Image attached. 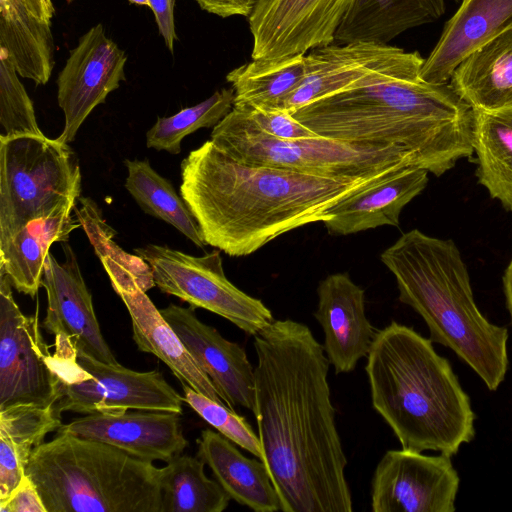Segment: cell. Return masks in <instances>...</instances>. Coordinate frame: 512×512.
I'll list each match as a JSON object with an SVG mask.
<instances>
[{
    "label": "cell",
    "mask_w": 512,
    "mask_h": 512,
    "mask_svg": "<svg viewBox=\"0 0 512 512\" xmlns=\"http://www.w3.org/2000/svg\"><path fill=\"white\" fill-rule=\"evenodd\" d=\"M254 349L253 414L281 511H353L323 346L285 319L255 334Z\"/></svg>",
    "instance_id": "cell-1"
},
{
    "label": "cell",
    "mask_w": 512,
    "mask_h": 512,
    "mask_svg": "<svg viewBox=\"0 0 512 512\" xmlns=\"http://www.w3.org/2000/svg\"><path fill=\"white\" fill-rule=\"evenodd\" d=\"M395 172L329 177L246 164L208 140L183 159L180 195L198 221L206 244L239 257L288 231L330 220L334 217L330 209L338 202Z\"/></svg>",
    "instance_id": "cell-2"
},
{
    "label": "cell",
    "mask_w": 512,
    "mask_h": 512,
    "mask_svg": "<svg viewBox=\"0 0 512 512\" xmlns=\"http://www.w3.org/2000/svg\"><path fill=\"white\" fill-rule=\"evenodd\" d=\"M421 56L379 70L290 114L320 137L399 146L436 176L473 152V109L448 84L419 79Z\"/></svg>",
    "instance_id": "cell-3"
},
{
    "label": "cell",
    "mask_w": 512,
    "mask_h": 512,
    "mask_svg": "<svg viewBox=\"0 0 512 512\" xmlns=\"http://www.w3.org/2000/svg\"><path fill=\"white\" fill-rule=\"evenodd\" d=\"M432 340L392 321L378 330L365 371L373 408L402 449L452 456L475 436V413L450 362Z\"/></svg>",
    "instance_id": "cell-4"
},
{
    "label": "cell",
    "mask_w": 512,
    "mask_h": 512,
    "mask_svg": "<svg viewBox=\"0 0 512 512\" xmlns=\"http://www.w3.org/2000/svg\"><path fill=\"white\" fill-rule=\"evenodd\" d=\"M380 260L395 277L399 300L423 318L432 342L450 348L489 390H497L508 369V330L491 323L477 307L456 244L413 229L385 249Z\"/></svg>",
    "instance_id": "cell-5"
},
{
    "label": "cell",
    "mask_w": 512,
    "mask_h": 512,
    "mask_svg": "<svg viewBox=\"0 0 512 512\" xmlns=\"http://www.w3.org/2000/svg\"><path fill=\"white\" fill-rule=\"evenodd\" d=\"M25 475L46 512H161L160 468L98 440L57 432Z\"/></svg>",
    "instance_id": "cell-6"
},
{
    "label": "cell",
    "mask_w": 512,
    "mask_h": 512,
    "mask_svg": "<svg viewBox=\"0 0 512 512\" xmlns=\"http://www.w3.org/2000/svg\"><path fill=\"white\" fill-rule=\"evenodd\" d=\"M210 140L242 163L321 176H377L418 166L411 153L395 145L352 143L320 136L280 139L263 132L245 111L235 107L213 127Z\"/></svg>",
    "instance_id": "cell-7"
},
{
    "label": "cell",
    "mask_w": 512,
    "mask_h": 512,
    "mask_svg": "<svg viewBox=\"0 0 512 512\" xmlns=\"http://www.w3.org/2000/svg\"><path fill=\"white\" fill-rule=\"evenodd\" d=\"M80 194V166L68 143L0 135V242L32 220L74 208Z\"/></svg>",
    "instance_id": "cell-8"
},
{
    "label": "cell",
    "mask_w": 512,
    "mask_h": 512,
    "mask_svg": "<svg viewBox=\"0 0 512 512\" xmlns=\"http://www.w3.org/2000/svg\"><path fill=\"white\" fill-rule=\"evenodd\" d=\"M52 365L59 379L56 409L80 414L157 410L181 414L184 398L158 370L138 372L77 354Z\"/></svg>",
    "instance_id": "cell-9"
},
{
    "label": "cell",
    "mask_w": 512,
    "mask_h": 512,
    "mask_svg": "<svg viewBox=\"0 0 512 512\" xmlns=\"http://www.w3.org/2000/svg\"><path fill=\"white\" fill-rule=\"evenodd\" d=\"M134 251L151 266L155 285L163 293L215 313L252 336L274 321L260 299L227 279L219 251L197 257L156 244Z\"/></svg>",
    "instance_id": "cell-10"
},
{
    "label": "cell",
    "mask_w": 512,
    "mask_h": 512,
    "mask_svg": "<svg viewBox=\"0 0 512 512\" xmlns=\"http://www.w3.org/2000/svg\"><path fill=\"white\" fill-rule=\"evenodd\" d=\"M9 277L0 272V409L15 404L55 405L59 379L37 314L24 315Z\"/></svg>",
    "instance_id": "cell-11"
},
{
    "label": "cell",
    "mask_w": 512,
    "mask_h": 512,
    "mask_svg": "<svg viewBox=\"0 0 512 512\" xmlns=\"http://www.w3.org/2000/svg\"><path fill=\"white\" fill-rule=\"evenodd\" d=\"M61 245L64 263L49 252L41 279L47 295L42 326L54 336L53 359L74 360L81 353L104 363L119 364L100 330L77 257L68 242Z\"/></svg>",
    "instance_id": "cell-12"
},
{
    "label": "cell",
    "mask_w": 512,
    "mask_h": 512,
    "mask_svg": "<svg viewBox=\"0 0 512 512\" xmlns=\"http://www.w3.org/2000/svg\"><path fill=\"white\" fill-rule=\"evenodd\" d=\"M460 479L451 457L388 450L371 483L373 512H454Z\"/></svg>",
    "instance_id": "cell-13"
},
{
    "label": "cell",
    "mask_w": 512,
    "mask_h": 512,
    "mask_svg": "<svg viewBox=\"0 0 512 512\" xmlns=\"http://www.w3.org/2000/svg\"><path fill=\"white\" fill-rule=\"evenodd\" d=\"M351 0H258L248 17L252 59L306 55L332 44Z\"/></svg>",
    "instance_id": "cell-14"
},
{
    "label": "cell",
    "mask_w": 512,
    "mask_h": 512,
    "mask_svg": "<svg viewBox=\"0 0 512 512\" xmlns=\"http://www.w3.org/2000/svg\"><path fill=\"white\" fill-rule=\"evenodd\" d=\"M127 56L102 24L91 27L70 51L57 79V101L65 117L57 139L72 142L92 110L125 80Z\"/></svg>",
    "instance_id": "cell-15"
},
{
    "label": "cell",
    "mask_w": 512,
    "mask_h": 512,
    "mask_svg": "<svg viewBox=\"0 0 512 512\" xmlns=\"http://www.w3.org/2000/svg\"><path fill=\"white\" fill-rule=\"evenodd\" d=\"M420 57L388 44L350 42L317 47L306 54L302 82L282 102L291 113L313 101L353 86L369 75Z\"/></svg>",
    "instance_id": "cell-16"
},
{
    "label": "cell",
    "mask_w": 512,
    "mask_h": 512,
    "mask_svg": "<svg viewBox=\"0 0 512 512\" xmlns=\"http://www.w3.org/2000/svg\"><path fill=\"white\" fill-rule=\"evenodd\" d=\"M194 310L191 306L170 304L160 312L211 379L226 406L232 410L242 406L253 412L254 368L245 350L200 321Z\"/></svg>",
    "instance_id": "cell-17"
},
{
    "label": "cell",
    "mask_w": 512,
    "mask_h": 512,
    "mask_svg": "<svg viewBox=\"0 0 512 512\" xmlns=\"http://www.w3.org/2000/svg\"><path fill=\"white\" fill-rule=\"evenodd\" d=\"M57 432L98 440L149 462L167 463L188 445L179 414L157 410L86 414Z\"/></svg>",
    "instance_id": "cell-18"
},
{
    "label": "cell",
    "mask_w": 512,
    "mask_h": 512,
    "mask_svg": "<svg viewBox=\"0 0 512 512\" xmlns=\"http://www.w3.org/2000/svg\"><path fill=\"white\" fill-rule=\"evenodd\" d=\"M314 317L324 333L323 349L335 373H348L367 357L378 330L365 313V292L348 273L328 275L318 285Z\"/></svg>",
    "instance_id": "cell-19"
},
{
    "label": "cell",
    "mask_w": 512,
    "mask_h": 512,
    "mask_svg": "<svg viewBox=\"0 0 512 512\" xmlns=\"http://www.w3.org/2000/svg\"><path fill=\"white\" fill-rule=\"evenodd\" d=\"M512 27V0H463L421 67L419 79L445 84L456 67L483 44Z\"/></svg>",
    "instance_id": "cell-20"
},
{
    "label": "cell",
    "mask_w": 512,
    "mask_h": 512,
    "mask_svg": "<svg viewBox=\"0 0 512 512\" xmlns=\"http://www.w3.org/2000/svg\"><path fill=\"white\" fill-rule=\"evenodd\" d=\"M428 173L418 166L405 167L338 202L330 209L334 217L324 222L328 233L344 236L384 225L399 226L402 209L425 189Z\"/></svg>",
    "instance_id": "cell-21"
},
{
    "label": "cell",
    "mask_w": 512,
    "mask_h": 512,
    "mask_svg": "<svg viewBox=\"0 0 512 512\" xmlns=\"http://www.w3.org/2000/svg\"><path fill=\"white\" fill-rule=\"evenodd\" d=\"M131 318L133 340L138 350L165 363L181 385L225 404L208 375L199 367L183 342L140 288L118 294ZM226 405V404H225Z\"/></svg>",
    "instance_id": "cell-22"
},
{
    "label": "cell",
    "mask_w": 512,
    "mask_h": 512,
    "mask_svg": "<svg viewBox=\"0 0 512 512\" xmlns=\"http://www.w3.org/2000/svg\"><path fill=\"white\" fill-rule=\"evenodd\" d=\"M197 456L211 469L230 499L255 512L281 511V501L266 464L244 456L221 433L205 429Z\"/></svg>",
    "instance_id": "cell-23"
},
{
    "label": "cell",
    "mask_w": 512,
    "mask_h": 512,
    "mask_svg": "<svg viewBox=\"0 0 512 512\" xmlns=\"http://www.w3.org/2000/svg\"><path fill=\"white\" fill-rule=\"evenodd\" d=\"M450 80L473 110L512 107V27L468 55Z\"/></svg>",
    "instance_id": "cell-24"
},
{
    "label": "cell",
    "mask_w": 512,
    "mask_h": 512,
    "mask_svg": "<svg viewBox=\"0 0 512 512\" xmlns=\"http://www.w3.org/2000/svg\"><path fill=\"white\" fill-rule=\"evenodd\" d=\"M445 0H351L335 34L338 44H388L411 28L439 19Z\"/></svg>",
    "instance_id": "cell-25"
},
{
    "label": "cell",
    "mask_w": 512,
    "mask_h": 512,
    "mask_svg": "<svg viewBox=\"0 0 512 512\" xmlns=\"http://www.w3.org/2000/svg\"><path fill=\"white\" fill-rule=\"evenodd\" d=\"M74 208L32 220L0 242V272L18 292L31 297L37 294L50 246L68 242L70 233L80 226L71 215Z\"/></svg>",
    "instance_id": "cell-26"
},
{
    "label": "cell",
    "mask_w": 512,
    "mask_h": 512,
    "mask_svg": "<svg viewBox=\"0 0 512 512\" xmlns=\"http://www.w3.org/2000/svg\"><path fill=\"white\" fill-rule=\"evenodd\" d=\"M62 426L55 405L15 404L0 409V492L10 495L25 476L32 452Z\"/></svg>",
    "instance_id": "cell-27"
},
{
    "label": "cell",
    "mask_w": 512,
    "mask_h": 512,
    "mask_svg": "<svg viewBox=\"0 0 512 512\" xmlns=\"http://www.w3.org/2000/svg\"><path fill=\"white\" fill-rule=\"evenodd\" d=\"M51 22L25 7L0 2V51L11 59L19 76L46 84L54 66Z\"/></svg>",
    "instance_id": "cell-28"
},
{
    "label": "cell",
    "mask_w": 512,
    "mask_h": 512,
    "mask_svg": "<svg viewBox=\"0 0 512 512\" xmlns=\"http://www.w3.org/2000/svg\"><path fill=\"white\" fill-rule=\"evenodd\" d=\"M473 113L478 181L512 212V107Z\"/></svg>",
    "instance_id": "cell-29"
},
{
    "label": "cell",
    "mask_w": 512,
    "mask_h": 512,
    "mask_svg": "<svg viewBox=\"0 0 512 512\" xmlns=\"http://www.w3.org/2000/svg\"><path fill=\"white\" fill-rule=\"evenodd\" d=\"M305 73L306 55L279 60L252 59L226 76L235 93L233 107L279 110Z\"/></svg>",
    "instance_id": "cell-30"
},
{
    "label": "cell",
    "mask_w": 512,
    "mask_h": 512,
    "mask_svg": "<svg viewBox=\"0 0 512 512\" xmlns=\"http://www.w3.org/2000/svg\"><path fill=\"white\" fill-rule=\"evenodd\" d=\"M74 208L80 227L86 233L117 295L140 288L147 292L155 285L151 266L139 255L125 252L115 241L116 232L105 221L101 209L89 197H79Z\"/></svg>",
    "instance_id": "cell-31"
},
{
    "label": "cell",
    "mask_w": 512,
    "mask_h": 512,
    "mask_svg": "<svg viewBox=\"0 0 512 512\" xmlns=\"http://www.w3.org/2000/svg\"><path fill=\"white\" fill-rule=\"evenodd\" d=\"M127 168L125 188L148 215L160 219L192 241L197 247L206 244L195 216L169 180L158 174L148 160L124 161Z\"/></svg>",
    "instance_id": "cell-32"
},
{
    "label": "cell",
    "mask_w": 512,
    "mask_h": 512,
    "mask_svg": "<svg viewBox=\"0 0 512 512\" xmlns=\"http://www.w3.org/2000/svg\"><path fill=\"white\" fill-rule=\"evenodd\" d=\"M198 456L178 455L160 468L161 512H222L230 497Z\"/></svg>",
    "instance_id": "cell-33"
},
{
    "label": "cell",
    "mask_w": 512,
    "mask_h": 512,
    "mask_svg": "<svg viewBox=\"0 0 512 512\" xmlns=\"http://www.w3.org/2000/svg\"><path fill=\"white\" fill-rule=\"evenodd\" d=\"M234 98L233 88H225L172 116L158 117L146 133V146L179 154L184 137L200 128L215 127L232 110Z\"/></svg>",
    "instance_id": "cell-34"
},
{
    "label": "cell",
    "mask_w": 512,
    "mask_h": 512,
    "mask_svg": "<svg viewBox=\"0 0 512 512\" xmlns=\"http://www.w3.org/2000/svg\"><path fill=\"white\" fill-rule=\"evenodd\" d=\"M11 59L0 51V124L4 136H43L33 102L18 78Z\"/></svg>",
    "instance_id": "cell-35"
},
{
    "label": "cell",
    "mask_w": 512,
    "mask_h": 512,
    "mask_svg": "<svg viewBox=\"0 0 512 512\" xmlns=\"http://www.w3.org/2000/svg\"><path fill=\"white\" fill-rule=\"evenodd\" d=\"M184 402L202 419L214 427L227 439L245 449L262 461V448L259 436L253 431L247 420L230 409L197 391L182 385Z\"/></svg>",
    "instance_id": "cell-36"
},
{
    "label": "cell",
    "mask_w": 512,
    "mask_h": 512,
    "mask_svg": "<svg viewBox=\"0 0 512 512\" xmlns=\"http://www.w3.org/2000/svg\"><path fill=\"white\" fill-rule=\"evenodd\" d=\"M238 108V107H235ZM263 132L285 140L316 138L318 135L296 120L290 113L281 110L239 108Z\"/></svg>",
    "instance_id": "cell-37"
},
{
    "label": "cell",
    "mask_w": 512,
    "mask_h": 512,
    "mask_svg": "<svg viewBox=\"0 0 512 512\" xmlns=\"http://www.w3.org/2000/svg\"><path fill=\"white\" fill-rule=\"evenodd\" d=\"M0 512H46V508L36 486L25 475L13 493L0 503Z\"/></svg>",
    "instance_id": "cell-38"
},
{
    "label": "cell",
    "mask_w": 512,
    "mask_h": 512,
    "mask_svg": "<svg viewBox=\"0 0 512 512\" xmlns=\"http://www.w3.org/2000/svg\"><path fill=\"white\" fill-rule=\"evenodd\" d=\"M148 2V7L155 16L159 33L163 37L166 47L172 53L177 40L174 22L175 0H148Z\"/></svg>",
    "instance_id": "cell-39"
},
{
    "label": "cell",
    "mask_w": 512,
    "mask_h": 512,
    "mask_svg": "<svg viewBox=\"0 0 512 512\" xmlns=\"http://www.w3.org/2000/svg\"><path fill=\"white\" fill-rule=\"evenodd\" d=\"M201 9L227 18L231 16L249 17L258 0H195Z\"/></svg>",
    "instance_id": "cell-40"
},
{
    "label": "cell",
    "mask_w": 512,
    "mask_h": 512,
    "mask_svg": "<svg viewBox=\"0 0 512 512\" xmlns=\"http://www.w3.org/2000/svg\"><path fill=\"white\" fill-rule=\"evenodd\" d=\"M2 3L15 4L25 7L35 16L51 22L55 9L51 0H0Z\"/></svg>",
    "instance_id": "cell-41"
},
{
    "label": "cell",
    "mask_w": 512,
    "mask_h": 512,
    "mask_svg": "<svg viewBox=\"0 0 512 512\" xmlns=\"http://www.w3.org/2000/svg\"><path fill=\"white\" fill-rule=\"evenodd\" d=\"M503 289L506 298L507 309L512 323V259L503 275Z\"/></svg>",
    "instance_id": "cell-42"
},
{
    "label": "cell",
    "mask_w": 512,
    "mask_h": 512,
    "mask_svg": "<svg viewBox=\"0 0 512 512\" xmlns=\"http://www.w3.org/2000/svg\"><path fill=\"white\" fill-rule=\"evenodd\" d=\"M131 3L143 6H149L148 0H129Z\"/></svg>",
    "instance_id": "cell-43"
},
{
    "label": "cell",
    "mask_w": 512,
    "mask_h": 512,
    "mask_svg": "<svg viewBox=\"0 0 512 512\" xmlns=\"http://www.w3.org/2000/svg\"><path fill=\"white\" fill-rule=\"evenodd\" d=\"M69 1H72V0H69Z\"/></svg>",
    "instance_id": "cell-44"
}]
</instances>
